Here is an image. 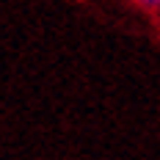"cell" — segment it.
Wrapping results in <instances>:
<instances>
[{"mask_svg": "<svg viewBox=\"0 0 160 160\" xmlns=\"http://www.w3.org/2000/svg\"><path fill=\"white\" fill-rule=\"evenodd\" d=\"M132 3L144 11H160V0H132Z\"/></svg>", "mask_w": 160, "mask_h": 160, "instance_id": "cell-1", "label": "cell"}]
</instances>
